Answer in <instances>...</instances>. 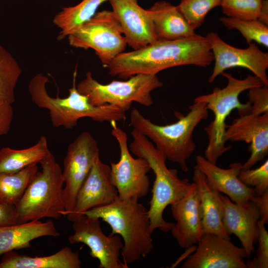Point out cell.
Instances as JSON below:
<instances>
[{
    "label": "cell",
    "instance_id": "20",
    "mask_svg": "<svg viewBox=\"0 0 268 268\" xmlns=\"http://www.w3.org/2000/svg\"><path fill=\"white\" fill-rule=\"evenodd\" d=\"M196 162L194 168L201 172L210 186L226 195L233 202L244 204L256 196L253 189L244 184L238 177L242 169L241 163H232L229 168L224 169L201 155L196 156Z\"/></svg>",
    "mask_w": 268,
    "mask_h": 268
},
{
    "label": "cell",
    "instance_id": "6",
    "mask_svg": "<svg viewBox=\"0 0 268 268\" xmlns=\"http://www.w3.org/2000/svg\"><path fill=\"white\" fill-rule=\"evenodd\" d=\"M221 75L227 79L225 87H216L211 93L200 95L194 99L195 102L205 103L208 110H210L214 115L213 121L204 128L208 141L204 157L214 163L231 148V145H226L224 139L227 126L225 122L228 116L234 109H237L239 116L250 113V103L248 101L242 103L239 98L240 94L252 88L265 85L255 75L248 74L244 79H238L224 71Z\"/></svg>",
    "mask_w": 268,
    "mask_h": 268
},
{
    "label": "cell",
    "instance_id": "19",
    "mask_svg": "<svg viewBox=\"0 0 268 268\" xmlns=\"http://www.w3.org/2000/svg\"><path fill=\"white\" fill-rule=\"evenodd\" d=\"M221 198L224 230L228 235L234 234L239 238L249 259L255 251L254 244L257 242L259 210L250 201L237 204L222 194Z\"/></svg>",
    "mask_w": 268,
    "mask_h": 268
},
{
    "label": "cell",
    "instance_id": "22",
    "mask_svg": "<svg viewBox=\"0 0 268 268\" xmlns=\"http://www.w3.org/2000/svg\"><path fill=\"white\" fill-rule=\"evenodd\" d=\"M60 235L51 220L30 221L0 226V256L8 252L29 248L31 241L43 237Z\"/></svg>",
    "mask_w": 268,
    "mask_h": 268
},
{
    "label": "cell",
    "instance_id": "13",
    "mask_svg": "<svg viewBox=\"0 0 268 268\" xmlns=\"http://www.w3.org/2000/svg\"><path fill=\"white\" fill-rule=\"evenodd\" d=\"M208 39L215 62L212 72L208 82L212 83L226 69L234 67H245L252 71L265 85L268 86V54L262 51L252 42L248 48L240 49L224 42L216 33H208Z\"/></svg>",
    "mask_w": 268,
    "mask_h": 268
},
{
    "label": "cell",
    "instance_id": "12",
    "mask_svg": "<svg viewBox=\"0 0 268 268\" xmlns=\"http://www.w3.org/2000/svg\"><path fill=\"white\" fill-rule=\"evenodd\" d=\"M73 234L68 237L70 244L83 243L90 249V255L99 262V268H128L120 259L124 244L118 234H105L99 219L83 215L72 222Z\"/></svg>",
    "mask_w": 268,
    "mask_h": 268
},
{
    "label": "cell",
    "instance_id": "10",
    "mask_svg": "<svg viewBox=\"0 0 268 268\" xmlns=\"http://www.w3.org/2000/svg\"><path fill=\"white\" fill-rule=\"evenodd\" d=\"M110 124L111 135L116 139L120 152L119 160L111 162L112 183L120 200H138L146 196L149 191L150 181L147 173L150 167L146 159L138 157L135 158L132 155L126 133L117 126L116 122Z\"/></svg>",
    "mask_w": 268,
    "mask_h": 268
},
{
    "label": "cell",
    "instance_id": "31",
    "mask_svg": "<svg viewBox=\"0 0 268 268\" xmlns=\"http://www.w3.org/2000/svg\"><path fill=\"white\" fill-rule=\"evenodd\" d=\"M263 0H222L220 6L226 16L243 19L259 18Z\"/></svg>",
    "mask_w": 268,
    "mask_h": 268
},
{
    "label": "cell",
    "instance_id": "23",
    "mask_svg": "<svg viewBox=\"0 0 268 268\" xmlns=\"http://www.w3.org/2000/svg\"><path fill=\"white\" fill-rule=\"evenodd\" d=\"M193 179L200 200L203 233H212L230 239L222 224L220 193L210 186L204 175L196 168H194Z\"/></svg>",
    "mask_w": 268,
    "mask_h": 268
},
{
    "label": "cell",
    "instance_id": "5",
    "mask_svg": "<svg viewBox=\"0 0 268 268\" xmlns=\"http://www.w3.org/2000/svg\"><path fill=\"white\" fill-rule=\"evenodd\" d=\"M138 200L123 201L118 197L112 203L93 207L84 214L101 218L111 227V234L121 236L124 246L121 255L127 265L146 257L154 248L148 209Z\"/></svg>",
    "mask_w": 268,
    "mask_h": 268
},
{
    "label": "cell",
    "instance_id": "25",
    "mask_svg": "<svg viewBox=\"0 0 268 268\" xmlns=\"http://www.w3.org/2000/svg\"><path fill=\"white\" fill-rule=\"evenodd\" d=\"M50 151L46 137L41 136L36 144L22 149L4 147L0 149V173H14L40 162Z\"/></svg>",
    "mask_w": 268,
    "mask_h": 268
},
{
    "label": "cell",
    "instance_id": "4",
    "mask_svg": "<svg viewBox=\"0 0 268 268\" xmlns=\"http://www.w3.org/2000/svg\"><path fill=\"white\" fill-rule=\"evenodd\" d=\"M133 140L129 148L135 156L146 159L155 174L152 197L148 213L150 230L156 229L167 232L174 223L165 221L163 212L167 206L182 199L188 192L191 183L187 179H180L176 169H169L167 159L145 136L135 130L131 132Z\"/></svg>",
    "mask_w": 268,
    "mask_h": 268
},
{
    "label": "cell",
    "instance_id": "38",
    "mask_svg": "<svg viewBox=\"0 0 268 268\" xmlns=\"http://www.w3.org/2000/svg\"><path fill=\"white\" fill-rule=\"evenodd\" d=\"M262 23L268 25V0H263L260 16L258 19Z\"/></svg>",
    "mask_w": 268,
    "mask_h": 268
},
{
    "label": "cell",
    "instance_id": "24",
    "mask_svg": "<svg viewBox=\"0 0 268 268\" xmlns=\"http://www.w3.org/2000/svg\"><path fill=\"white\" fill-rule=\"evenodd\" d=\"M2 256L0 268H80L81 265L79 254L67 246L47 256L31 257L15 250Z\"/></svg>",
    "mask_w": 268,
    "mask_h": 268
},
{
    "label": "cell",
    "instance_id": "35",
    "mask_svg": "<svg viewBox=\"0 0 268 268\" xmlns=\"http://www.w3.org/2000/svg\"><path fill=\"white\" fill-rule=\"evenodd\" d=\"M13 114L12 104L0 100V137L9 131Z\"/></svg>",
    "mask_w": 268,
    "mask_h": 268
},
{
    "label": "cell",
    "instance_id": "7",
    "mask_svg": "<svg viewBox=\"0 0 268 268\" xmlns=\"http://www.w3.org/2000/svg\"><path fill=\"white\" fill-rule=\"evenodd\" d=\"M15 205L17 223L45 218L59 219L65 211L63 170L51 151Z\"/></svg>",
    "mask_w": 268,
    "mask_h": 268
},
{
    "label": "cell",
    "instance_id": "9",
    "mask_svg": "<svg viewBox=\"0 0 268 268\" xmlns=\"http://www.w3.org/2000/svg\"><path fill=\"white\" fill-rule=\"evenodd\" d=\"M67 38L73 47L94 50L106 67L128 45L120 24L112 11L107 10L96 12Z\"/></svg>",
    "mask_w": 268,
    "mask_h": 268
},
{
    "label": "cell",
    "instance_id": "30",
    "mask_svg": "<svg viewBox=\"0 0 268 268\" xmlns=\"http://www.w3.org/2000/svg\"><path fill=\"white\" fill-rule=\"evenodd\" d=\"M222 0H182L177 7L195 30L203 23L212 8L220 6Z\"/></svg>",
    "mask_w": 268,
    "mask_h": 268
},
{
    "label": "cell",
    "instance_id": "18",
    "mask_svg": "<svg viewBox=\"0 0 268 268\" xmlns=\"http://www.w3.org/2000/svg\"><path fill=\"white\" fill-rule=\"evenodd\" d=\"M170 206L176 221L171 231L180 247L187 249L197 244L203 232L202 210L196 183H191L186 195Z\"/></svg>",
    "mask_w": 268,
    "mask_h": 268
},
{
    "label": "cell",
    "instance_id": "14",
    "mask_svg": "<svg viewBox=\"0 0 268 268\" xmlns=\"http://www.w3.org/2000/svg\"><path fill=\"white\" fill-rule=\"evenodd\" d=\"M195 252L189 256L182 268H248V259L243 247L235 245L230 239L203 233Z\"/></svg>",
    "mask_w": 268,
    "mask_h": 268
},
{
    "label": "cell",
    "instance_id": "1",
    "mask_svg": "<svg viewBox=\"0 0 268 268\" xmlns=\"http://www.w3.org/2000/svg\"><path fill=\"white\" fill-rule=\"evenodd\" d=\"M206 36L195 35L173 40H157L138 50L118 55L106 67L113 76L127 79L138 74L156 75L170 67H206L213 62Z\"/></svg>",
    "mask_w": 268,
    "mask_h": 268
},
{
    "label": "cell",
    "instance_id": "17",
    "mask_svg": "<svg viewBox=\"0 0 268 268\" xmlns=\"http://www.w3.org/2000/svg\"><path fill=\"white\" fill-rule=\"evenodd\" d=\"M112 13L120 24L127 45L134 50L157 41L148 9L138 0H110Z\"/></svg>",
    "mask_w": 268,
    "mask_h": 268
},
{
    "label": "cell",
    "instance_id": "26",
    "mask_svg": "<svg viewBox=\"0 0 268 268\" xmlns=\"http://www.w3.org/2000/svg\"><path fill=\"white\" fill-rule=\"evenodd\" d=\"M109 0H82L75 5L63 7L53 21L60 30L58 39L62 40L75 32L94 15L101 4Z\"/></svg>",
    "mask_w": 268,
    "mask_h": 268
},
{
    "label": "cell",
    "instance_id": "27",
    "mask_svg": "<svg viewBox=\"0 0 268 268\" xmlns=\"http://www.w3.org/2000/svg\"><path fill=\"white\" fill-rule=\"evenodd\" d=\"M38 171L34 163L16 173H0V204L15 206Z\"/></svg>",
    "mask_w": 268,
    "mask_h": 268
},
{
    "label": "cell",
    "instance_id": "36",
    "mask_svg": "<svg viewBox=\"0 0 268 268\" xmlns=\"http://www.w3.org/2000/svg\"><path fill=\"white\" fill-rule=\"evenodd\" d=\"M17 224L15 206L0 204V226Z\"/></svg>",
    "mask_w": 268,
    "mask_h": 268
},
{
    "label": "cell",
    "instance_id": "34",
    "mask_svg": "<svg viewBox=\"0 0 268 268\" xmlns=\"http://www.w3.org/2000/svg\"><path fill=\"white\" fill-rule=\"evenodd\" d=\"M248 102L250 103V113L261 115L268 112V86L263 85L248 90Z\"/></svg>",
    "mask_w": 268,
    "mask_h": 268
},
{
    "label": "cell",
    "instance_id": "29",
    "mask_svg": "<svg viewBox=\"0 0 268 268\" xmlns=\"http://www.w3.org/2000/svg\"><path fill=\"white\" fill-rule=\"evenodd\" d=\"M219 20L229 29L239 31L248 44L256 42L268 47V25L258 20H243L222 16L219 18Z\"/></svg>",
    "mask_w": 268,
    "mask_h": 268
},
{
    "label": "cell",
    "instance_id": "3",
    "mask_svg": "<svg viewBox=\"0 0 268 268\" xmlns=\"http://www.w3.org/2000/svg\"><path fill=\"white\" fill-rule=\"evenodd\" d=\"M76 77V70L73 73L69 94L65 98L49 95L47 90L49 78L42 73L35 75L29 83L28 90L32 101L37 107L49 111L54 127H63L70 130L77 125L79 119L86 117L100 123L126 120V111L122 108L110 104L95 106L90 104L87 97L77 91Z\"/></svg>",
    "mask_w": 268,
    "mask_h": 268
},
{
    "label": "cell",
    "instance_id": "8",
    "mask_svg": "<svg viewBox=\"0 0 268 268\" xmlns=\"http://www.w3.org/2000/svg\"><path fill=\"white\" fill-rule=\"evenodd\" d=\"M162 86L157 75L138 74L125 81L113 80L104 84L88 71L76 89L93 105L110 104L128 111L134 102L145 107L151 106L153 103L151 92Z\"/></svg>",
    "mask_w": 268,
    "mask_h": 268
},
{
    "label": "cell",
    "instance_id": "37",
    "mask_svg": "<svg viewBox=\"0 0 268 268\" xmlns=\"http://www.w3.org/2000/svg\"><path fill=\"white\" fill-rule=\"evenodd\" d=\"M258 208L260 220L266 224L268 223V191L266 192L260 196H254L250 200Z\"/></svg>",
    "mask_w": 268,
    "mask_h": 268
},
{
    "label": "cell",
    "instance_id": "32",
    "mask_svg": "<svg viewBox=\"0 0 268 268\" xmlns=\"http://www.w3.org/2000/svg\"><path fill=\"white\" fill-rule=\"evenodd\" d=\"M238 177L246 186L251 188L256 196L268 191V160L254 169H241Z\"/></svg>",
    "mask_w": 268,
    "mask_h": 268
},
{
    "label": "cell",
    "instance_id": "16",
    "mask_svg": "<svg viewBox=\"0 0 268 268\" xmlns=\"http://www.w3.org/2000/svg\"><path fill=\"white\" fill-rule=\"evenodd\" d=\"M224 139L227 142L244 141L250 144L251 155L242 169L251 168L268 153V112L252 113L239 116L226 126Z\"/></svg>",
    "mask_w": 268,
    "mask_h": 268
},
{
    "label": "cell",
    "instance_id": "2",
    "mask_svg": "<svg viewBox=\"0 0 268 268\" xmlns=\"http://www.w3.org/2000/svg\"><path fill=\"white\" fill-rule=\"evenodd\" d=\"M189 109L186 115L176 112L178 120L166 125L153 123L135 108L131 110L130 116L133 129L150 139L167 160L178 164L184 172L188 171L187 160L196 149L194 131L208 116V110L203 102H194Z\"/></svg>",
    "mask_w": 268,
    "mask_h": 268
},
{
    "label": "cell",
    "instance_id": "15",
    "mask_svg": "<svg viewBox=\"0 0 268 268\" xmlns=\"http://www.w3.org/2000/svg\"><path fill=\"white\" fill-rule=\"evenodd\" d=\"M110 170V166L97 159L77 192L73 210L67 215L68 220L73 222L90 209L111 203L118 198Z\"/></svg>",
    "mask_w": 268,
    "mask_h": 268
},
{
    "label": "cell",
    "instance_id": "28",
    "mask_svg": "<svg viewBox=\"0 0 268 268\" xmlns=\"http://www.w3.org/2000/svg\"><path fill=\"white\" fill-rule=\"evenodd\" d=\"M21 69L13 56L0 45V100L15 102V88Z\"/></svg>",
    "mask_w": 268,
    "mask_h": 268
},
{
    "label": "cell",
    "instance_id": "11",
    "mask_svg": "<svg viewBox=\"0 0 268 268\" xmlns=\"http://www.w3.org/2000/svg\"><path fill=\"white\" fill-rule=\"evenodd\" d=\"M99 158L100 152L97 141L88 132L80 134L68 145L63 171L65 184L64 216L73 210L77 192Z\"/></svg>",
    "mask_w": 268,
    "mask_h": 268
},
{
    "label": "cell",
    "instance_id": "21",
    "mask_svg": "<svg viewBox=\"0 0 268 268\" xmlns=\"http://www.w3.org/2000/svg\"><path fill=\"white\" fill-rule=\"evenodd\" d=\"M148 10L158 40H173L196 34L177 6L170 2L158 1Z\"/></svg>",
    "mask_w": 268,
    "mask_h": 268
},
{
    "label": "cell",
    "instance_id": "33",
    "mask_svg": "<svg viewBox=\"0 0 268 268\" xmlns=\"http://www.w3.org/2000/svg\"><path fill=\"white\" fill-rule=\"evenodd\" d=\"M265 224L263 221L259 220L257 229L258 248L256 256L246 262L248 268H268V232Z\"/></svg>",
    "mask_w": 268,
    "mask_h": 268
}]
</instances>
